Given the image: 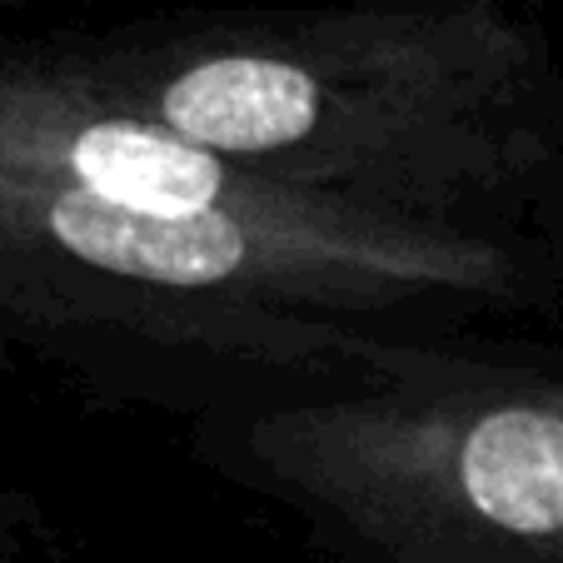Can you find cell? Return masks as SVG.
Listing matches in <instances>:
<instances>
[{
  "instance_id": "1",
  "label": "cell",
  "mask_w": 563,
  "mask_h": 563,
  "mask_svg": "<svg viewBox=\"0 0 563 563\" xmlns=\"http://www.w3.org/2000/svg\"><path fill=\"white\" fill-rule=\"evenodd\" d=\"M130 110L159 120L230 165H265L279 155H299L314 135H324L330 90L299 60L230 51L170 70Z\"/></svg>"
},
{
  "instance_id": "2",
  "label": "cell",
  "mask_w": 563,
  "mask_h": 563,
  "mask_svg": "<svg viewBox=\"0 0 563 563\" xmlns=\"http://www.w3.org/2000/svg\"><path fill=\"white\" fill-rule=\"evenodd\" d=\"M468 514L514 539L563 533V409L504 405L468 424L454 454Z\"/></svg>"
}]
</instances>
